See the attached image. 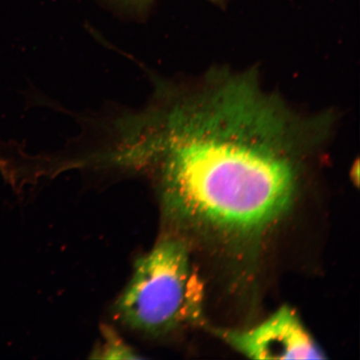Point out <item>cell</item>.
<instances>
[{"instance_id":"3957f363","label":"cell","mask_w":360,"mask_h":360,"mask_svg":"<svg viewBox=\"0 0 360 360\" xmlns=\"http://www.w3.org/2000/svg\"><path fill=\"white\" fill-rule=\"evenodd\" d=\"M227 343L255 359H323L319 345L289 307H283L248 330L220 332Z\"/></svg>"},{"instance_id":"8992f818","label":"cell","mask_w":360,"mask_h":360,"mask_svg":"<svg viewBox=\"0 0 360 360\" xmlns=\"http://www.w3.org/2000/svg\"><path fill=\"white\" fill-rule=\"evenodd\" d=\"M209 1L216 4H219V6H221V4L224 3V0H209Z\"/></svg>"},{"instance_id":"5b68a950","label":"cell","mask_w":360,"mask_h":360,"mask_svg":"<svg viewBox=\"0 0 360 360\" xmlns=\"http://www.w3.org/2000/svg\"><path fill=\"white\" fill-rule=\"evenodd\" d=\"M115 10L134 16H143L151 10L155 0H102Z\"/></svg>"},{"instance_id":"7a4b0ae2","label":"cell","mask_w":360,"mask_h":360,"mask_svg":"<svg viewBox=\"0 0 360 360\" xmlns=\"http://www.w3.org/2000/svg\"><path fill=\"white\" fill-rule=\"evenodd\" d=\"M202 299L186 243L168 237L136 261L114 313L130 330L161 337L200 321Z\"/></svg>"},{"instance_id":"6da1fadb","label":"cell","mask_w":360,"mask_h":360,"mask_svg":"<svg viewBox=\"0 0 360 360\" xmlns=\"http://www.w3.org/2000/svg\"><path fill=\"white\" fill-rule=\"evenodd\" d=\"M164 107L146 115L143 147L128 159L157 166L166 213L198 231L240 238L285 212L313 131L253 75L212 79Z\"/></svg>"},{"instance_id":"277c9868","label":"cell","mask_w":360,"mask_h":360,"mask_svg":"<svg viewBox=\"0 0 360 360\" xmlns=\"http://www.w3.org/2000/svg\"><path fill=\"white\" fill-rule=\"evenodd\" d=\"M105 344L97 354H101L98 358L102 359H135L133 349L128 347L122 340H120L114 333L106 330Z\"/></svg>"}]
</instances>
